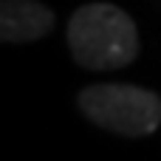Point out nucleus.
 I'll use <instances>...</instances> for the list:
<instances>
[{"label": "nucleus", "instance_id": "obj_1", "mask_svg": "<svg viewBox=\"0 0 161 161\" xmlns=\"http://www.w3.org/2000/svg\"><path fill=\"white\" fill-rule=\"evenodd\" d=\"M68 45L74 59L91 71L122 68L139 54V34L122 8L110 3H91L74 11L68 23Z\"/></svg>", "mask_w": 161, "mask_h": 161}, {"label": "nucleus", "instance_id": "obj_2", "mask_svg": "<svg viewBox=\"0 0 161 161\" xmlns=\"http://www.w3.org/2000/svg\"><path fill=\"white\" fill-rule=\"evenodd\" d=\"M79 110L91 122L125 136H150L161 125V99L139 85H91L79 93Z\"/></svg>", "mask_w": 161, "mask_h": 161}, {"label": "nucleus", "instance_id": "obj_3", "mask_svg": "<svg viewBox=\"0 0 161 161\" xmlns=\"http://www.w3.org/2000/svg\"><path fill=\"white\" fill-rule=\"evenodd\" d=\"M54 25L51 8L37 0H3L0 3V37L6 42H28L48 34Z\"/></svg>", "mask_w": 161, "mask_h": 161}]
</instances>
